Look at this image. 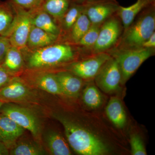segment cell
Listing matches in <instances>:
<instances>
[{
  "instance_id": "6da1fadb",
  "label": "cell",
  "mask_w": 155,
  "mask_h": 155,
  "mask_svg": "<svg viewBox=\"0 0 155 155\" xmlns=\"http://www.w3.org/2000/svg\"><path fill=\"white\" fill-rule=\"evenodd\" d=\"M48 46L31 51L28 59V67L40 69L61 66L74 61L83 55L75 45L58 41Z\"/></svg>"
},
{
  "instance_id": "7a4b0ae2",
  "label": "cell",
  "mask_w": 155,
  "mask_h": 155,
  "mask_svg": "<svg viewBox=\"0 0 155 155\" xmlns=\"http://www.w3.org/2000/svg\"><path fill=\"white\" fill-rule=\"evenodd\" d=\"M64 127L68 143L75 152L82 155H102L108 149L100 139L67 117L55 115Z\"/></svg>"
},
{
  "instance_id": "3957f363",
  "label": "cell",
  "mask_w": 155,
  "mask_h": 155,
  "mask_svg": "<svg viewBox=\"0 0 155 155\" xmlns=\"http://www.w3.org/2000/svg\"><path fill=\"white\" fill-rule=\"evenodd\" d=\"M155 4L147 7L140 13L125 30L113 48L130 49L142 45L155 31Z\"/></svg>"
},
{
  "instance_id": "277c9868",
  "label": "cell",
  "mask_w": 155,
  "mask_h": 155,
  "mask_svg": "<svg viewBox=\"0 0 155 155\" xmlns=\"http://www.w3.org/2000/svg\"><path fill=\"white\" fill-rule=\"evenodd\" d=\"M155 48H143L130 49L113 48L107 52L118 63L122 75V84L125 83L143 62L155 54Z\"/></svg>"
},
{
  "instance_id": "5b68a950",
  "label": "cell",
  "mask_w": 155,
  "mask_h": 155,
  "mask_svg": "<svg viewBox=\"0 0 155 155\" xmlns=\"http://www.w3.org/2000/svg\"><path fill=\"white\" fill-rule=\"evenodd\" d=\"M123 30L122 22L116 14L107 19L101 25L98 36L91 55L107 52L115 47Z\"/></svg>"
},
{
  "instance_id": "8992f818",
  "label": "cell",
  "mask_w": 155,
  "mask_h": 155,
  "mask_svg": "<svg viewBox=\"0 0 155 155\" xmlns=\"http://www.w3.org/2000/svg\"><path fill=\"white\" fill-rule=\"evenodd\" d=\"M0 114L8 116L24 129H27L35 138L39 139L41 125L34 113L26 108L13 104L5 103L0 109Z\"/></svg>"
},
{
  "instance_id": "52a82bcc",
  "label": "cell",
  "mask_w": 155,
  "mask_h": 155,
  "mask_svg": "<svg viewBox=\"0 0 155 155\" xmlns=\"http://www.w3.org/2000/svg\"><path fill=\"white\" fill-rule=\"evenodd\" d=\"M13 7L17 14L15 21L6 37L8 39L11 46L22 51H26L28 35L32 26L31 13V11Z\"/></svg>"
},
{
  "instance_id": "ba28073f",
  "label": "cell",
  "mask_w": 155,
  "mask_h": 155,
  "mask_svg": "<svg viewBox=\"0 0 155 155\" xmlns=\"http://www.w3.org/2000/svg\"><path fill=\"white\" fill-rule=\"evenodd\" d=\"M111 57L107 52L87 56L81 61L73 63L70 67V71L82 79L94 78Z\"/></svg>"
},
{
  "instance_id": "9c48e42d",
  "label": "cell",
  "mask_w": 155,
  "mask_h": 155,
  "mask_svg": "<svg viewBox=\"0 0 155 155\" xmlns=\"http://www.w3.org/2000/svg\"><path fill=\"white\" fill-rule=\"evenodd\" d=\"M94 78L97 86L104 92H116L122 84L121 71L116 59L111 56Z\"/></svg>"
},
{
  "instance_id": "30bf717a",
  "label": "cell",
  "mask_w": 155,
  "mask_h": 155,
  "mask_svg": "<svg viewBox=\"0 0 155 155\" xmlns=\"http://www.w3.org/2000/svg\"><path fill=\"white\" fill-rule=\"evenodd\" d=\"M84 6L91 24L101 25L116 14L120 5L116 0H93Z\"/></svg>"
},
{
  "instance_id": "8fae6325",
  "label": "cell",
  "mask_w": 155,
  "mask_h": 155,
  "mask_svg": "<svg viewBox=\"0 0 155 155\" xmlns=\"http://www.w3.org/2000/svg\"><path fill=\"white\" fill-rule=\"evenodd\" d=\"M24 128L8 116L0 114V141L9 150L24 133Z\"/></svg>"
},
{
  "instance_id": "7c38bea8",
  "label": "cell",
  "mask_w": 155,
  "mask_h": 155,
  "mask_svg": "<svg viewBox=\"0 0 155 155\" xmlns=\"http://www.w3.org/2000/svg\"><path fill=\"white\" fill-rule=\"evenodd\" d=\"M30 94V90L22 80L13 78L0 89V101L4 103L24 101L28 98Z\"/></svg>"
},
{
  "instance_id": "4fadbf2b",
  "label": "cell",
  "mask_w": 155,
  "mask_h": 155,
  "mask_svg": "<svg viewBox=\"0 0 155 155\" xmlns=\"http://www.w3.org/2000/svg\"><path fill=\"white\" fill-rule=\"evenodd\" d=\"M55 74L63 94L71 97L78 96L83 86L82 78L72 72L67 71H61Z\"/></svg>"
},
{
  "instance_id": "5bb4252c",
  "label": "cell",
  "mask_w": 155,
  "mask_h": 155,
  "mask_svg": "<svg viewBox=\"0 0 155 155\" xmlns=\"http://www.w3.org/2000/svg\"><path fill=\"white\" fill-rule=\"evenodd\" d=\"M59 37L32 25L27 41V48L38 49L59 41Z\"/></svg>"
},
{
  "instance_id": "9a60e30c",
  "label": "cell",
  "mask_w": 155,
  "mask_h": 155,
  "mask_svg": "<svg viewBox=\"0 0 155 155\" xmlns=\"http://www.w3.org/2000/svg\"><path fill=\"white\" fill-rule=\"evenodd\" d=\"M31 13L32 25L60 38V27L49 14L39 8L31 11Z\"/></svg>"
},
{
  "instance_id": "2e32d148",
  "label": "cell",
  "mask_w": 155,
  "mask_h": 155,
  "mask_svg": "<svg viewBox=\"0 0 155 155\" xmlns=\"http://www.w3.org/2000/svg\"><path fill=\"white\" fill-rule=\"evenodd\" d=\"M155 4V0H137L129 7L119 6L116 14L120 18L125 30L132 23L137 16L147 7Z\"/></svg>"
},
{
  "instance_id": "e0dca14e",
  "label": "cell",
  "mask_w": 155,
  "mask_h": 155,
  "mask_svg": "<svg viewBox=\"0 0 155 155\" xmlns=\"http://www.w3.org/2000/svg\"><path fill=\"white\" fill-rule=\"evenodd\" d=\"M91 25L90 20L83 11L69 32L60 41L76 45Z\"/></svg>"
},
{
  "instance_id": "ac0fdd59",
  "label": "cell",
  "mask_w": 155,
  "mask_h": 155,
  "mask_svg": "<svg viewBox=\"0 0 155 155\" xmlns=\"http://www.w3.org/2000/svg\"><path fill=\"white\" fill-rule=\"evenodd\" d=\"M71 3L70 0H40L38 8L51 16L59 25Z\"/></svg>"
},
{
  "instance_id": "d6986e66",
  "label": "cell",
  "mask_w": 155,
  "mask_h": 155,
  "mask_svg": "<svg viewBox=\"0 0 155 155\" xmlns=\"http://www.w3.org/2000/svg\"><path fill=\"white\" fill-rule=\"evenodd\" d=\"M45 141L48 150L54 155H70L69 145L64 137L56 131H48L45 135Z\"/></svg>"
},
{
  "instance_id": "ffe728a7",
  "label": "cell",
  "mask_w": 155,
  "mask_h": 155,
  "mask_svg": "<svg viewBox=\"0 0 155 155\" xmlns=\"http://www.w3.org/2000/svg\"><path fill=\"white\" fill-rule=\"evenodd\" d=\"M108 118L118 128L125 127L127 121L126 114L122 102L118 98L112 97L106 108Z\"/></svg>"
},
{
  "instance_id": "44dd1931",
  "label": "cell",
  "mask_w": 155,
  "mask_h": 155,
  "mask_svg": "<svg viewBox=\"0 0 155 155\" xmlns=\"http://www.w3.org/2000/svg\"><path fill=\"white\" fill-rule=\"evenodd\" d=\"M35 84L39 88L53 94H63L55 74L49 72H41L34 78Z\"/></svg>"
},
{
  "instance_id": "7402d4cb",
  "label": "cell",
  "mask_w": 155,
  "mask_h": 155,
  "mask_svg": "<svg viewBox=\"0 0 155 155\" xmlns=\"http://www.w3.org/2000/svg\"><path fill=\"white\" fill-rule=\"evenodd\" d=\"M84 9V5L71 3L69 9L62 17L59 24L61 30L59 41L69 32L78 18L83 12Z\"/></svg>"
},
{
  "instance_id": "603a6c76",
  "label": "cell",
  "mask_w": 155,
  "mask_h": 155,
  "mask_svg": "<svg viewBox=\"0 0 155 155\" xmlns=\"http://www.w3.org/2000/svg\"><path fill=\"white\" fill-rule=\"evenodd\" d=\"M14 8L8 2L0 0V36L7 37L16 17Z\"/></svg>"
},
{
  "instance_id": "cb8c5ba5",
  "label": "cell",
  "mask_w": 155,
  "mask_h": 155,
  "mask_svg": "<svg viewBox=\"0 0 155 155\" xmlns=\"http://www.w3.org/2000/svg\"><path fill=\"white\" fill-rule=\"evenodd\" d=\"M23 65L24 60L22 51L11 45L7 51L2 66L13 75L21 70Z\"/></svg>"
},
{
  "instance_id": "d4e9b609",
  "label": "cell",
  "mask_w": 155,
  "mask_h": 155,
  "mask_svg": "<svg viewBox=\"0 0 155 155\" xmlns=\"http://www.w3.org/2000/svg\"><path fill=\"white\" fill-rule=\"evenodd\" d=\"M101 25H93L81 38L79 41L75 45L81 51L84 55H91L92 49L95 44L98 36Z\"/></svg>"
},
{
  "instance_id": "484cf974",
  "label": "cell",
  "mask_w": 155,
  "mask_h": 155,
  "mask_svg": "<svg viewBox=\"0 0 155 155\" xmlns=\"http://www.w3.org/2000/svg\"><path fill=\"white\" fill-rule=\"evenodd\" d=\"M45 153L38 144L28 141H17L9 150V154L12 155H41Z\"/></svg>"
},
{
  "instance_id": "4316f807",
  "label": "cell",
  "mask_w": 155,
  "mask_h": 155,
  "mask_svg": "<svg viewBox=\"0 0 155 155\" xmlns=\"http://www.w3.org/2000/svg\"><path fill=\"white\" fill-rule=\"evenodd\" d=\"M82 100L85 105L93 109L99 108L103 103L101 93L93 84L87 85L84 90Z\"/></svg>"
},
{
  "instance_id": "83f0119b",
  "label": "cell",
  "mask_w": 155,
  "mask_h": 155,
  "mask_svg": "<svg viewBox=\"0 0 155 155\" xmlns=\"http://www.w3.org/2000/svg\"><path fill=\"white\" fill-rule=\"evenodd\" d=\"M130 144L132 155H147L144 143L138 134H134L130 136Z\"/></svg>"
},
{
  "instance_id": "f1b7e54d",
  "label": "cell",
  "mask_w": 155,
  "mask_h": 155,
  "mask_svg": "<svg viewBox=\"0 0 155 155\" xmlns=\"http://www.w3.org/2000/svg\"><path fill=\"white\" fill-rule=\"evenodd\" d=\"M10 4L18 8L31 11L38 8L40 0H7Z\"/></svg>"
},
{
  "instance_id": "f546056e",
  "label": "cell",
  "mask_w": 155,
  "mask_h": 155,
  "mask_svg": "<svg viewBox=\"0 0 155 155\" xmlns=\"http://www.w3.org/2000/svg\"><path fill=\"white\" fill-rule=\"evenodd\" d=\"M11 46L8 38L0 36V66L3 64L7 51Z\"/></svg>"
},
{
  "instance_id": "4dcf8cb0",
  "label": "cell",
  "mask_w": 155,
  "mask_h": 155,
  "mask_svg": "<svg viewBox=\"0 0 155 155\" xmlns=\"http://www.w3.org/2000/svg\"><path fill=\"white\" fill-rule=\"evenodd\" d=\"M12 78V75L3 66H0V89L6 85Z\"/></svg>"
},
{
  "instance_id": "1f68e13d",
  "label": "cell",
  "mask_w": 155,
  "mask_h": 155,
  "mask_svg": "<svg viewBox=\"0 0 155 155\" xmlns=\"http://www.w3.org/2000/svg\"><path fill=\"white\" fill-rule=\"evenodd\" d=\"M142 48H155V31L143 44Z\"/></svg>"
},
{
  "instance_id": "d6a6232c",
  "label": "cell",
  "mask_w": 155,
  "mask_h": 155,
  "mask_svg": "<svg viewBox=\"0 0 155 155\" xmlns=\"http://www.w3.org/2000/svg\"><path fill=\"white\" fill-rule=\"evenodd\" d=\"M9 155V150L0 141V155Z\"/></svg>"
},
{
  "instance_id": "836d02e7",
  "label": "cell",
  "mask_w": 155,
  "mask_h": 155,
  "mask_svg": "<svg viewBox=\"0 0 155 155\" xmlns=\"http://www.w3.org/2000/svg\"><path fill=\"white\" fill-rule=\"evenodd\" d=\"M71 2L80 5H84L93 0H70Z\"/></svg>"
},
{
  "instance_id": "e575fe53",
  "label": "cell",
  "mask_w": 155,
  "mask_h": 155,
  "mask_svg": "<svg viewBox=\"0 0 155 155\" xmlns=\"http://www.w3.org/2000/svg\"><path fill=\"white\" fill-rule=\"evenodd\" d=\"M4 103H5L3 102L2 101H0V109H1V107H2V105L3 104H4Z\"/></svg>"
}]
</instances>
